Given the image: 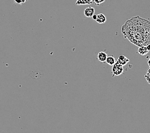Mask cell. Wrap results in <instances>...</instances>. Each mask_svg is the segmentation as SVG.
I'll use <instances>...</instances> for the list:
<instances>
[{"mask_svg":"<svg viewBox=\"0 0 150 133\" xmlns=\"http://www.w3.org/2000/svg\"><path fill=\"white\" fill-rule=\"evenodd\" d=\"M124 69L123 66L121 65L120 63H119L117 61L115 63L114 65H112V76H120L121 74L123 73Z\"/></svg>","mask_w":150,"mask_h":133,"instance_id":"7a4b0ae2","label":"cell"},{"mask_svg":"<svg viewBox=\"0 0 150 133\" xmlns=\"http://www.w3.org/2000/svg\"><path fill=\"white\" fill-rule=\"evenodd\" d=\"M144 77H145V79L146 80V81H148V83L149 84H150V74L146 73V74H145Z\"/></svg>","mask_w":150,"mask_h":133,"instance_id":"8fae6325","label":"cell"},{"mask_svg":"<svg viewBox=\"0 0 150 133\" xmlns=\"http://www.w3.org/2000/svg\"><path fill=\"white\" fill-rule=\"evenodd\" d=\"M95 12V10L93 7L92 6H88V7H87L86 9L84 10V15L87 18H92L93 15L94 14Z\"/></svg>","mask_w":150,"mask_h":133,"instance_id":"3957f363","label":"cell"},{"mask_svg":"<svg viewBox=\"0 0 150 133\" xmlns=\"http://www.w3.org/2000/svg\"><path fill=\"white\" fill-rule=\"evenodd\" d=\"M27 1V0H14V2L17 4H23Z\"/></svg>","mask_w":150,"mask_h":133,"instance_id":"7c38bea8","label":"cell"},{"mask_svg":"<svg viewBox=\"0 0 150 133\" xmlns=\"http://www.w3.org/2000/svg\"><path fill=\"white\" fill-rule=\"evenodd\" d=\"M92 18H93V19L94 20H96V18H97V15H96V14H94V15H93V17H92Z\"/></svg>","mask_w":150,"mask_h":133,"instance_id":"4fadbf2b","label":"cell"},{"mask_svg":"<svg viewBox=\"0 0 150 133\" xmlns=\"http://www.w3.org/2000/svg\"><path fill=\"white\" fill-rule=\"evenodd\" d=\"M148 65H149V68H150V58H149V60L148 61Z\"/></svg>","mask_w":150,"mask_h":133,"instance_id":"9a60e30c","label":"cell"},{"mask_svg":"<svg viewBox=\"0 0 150 133\" xmlns=\"http://www.w3.org/2000/svg\"><path fill=\"white\" fill-rule=\"evenodd\" d=\"M105 0H93L94 3L96 4V5H99L101 4V3H103V2H105Z\"/></svg>","mask_w":150,"mask_h":133,"instance_id":"30bf717a","label":"cell"},{"mask_svg":"<svg viewBox=\"0 0 150 133\" xmlns=\"http://www.w3.org/2000/svg\"><path fill=\"white\" fill-rule=\"evenodd\" d=\"M93 0H77L76 2V5H91L93 3Z\"/></svg>","mask_w":150,"mask_h":133,"instance_id":"ba28073f","label":"cell"},{"mask_svg":"<svg viewBox=\"0 0 150 133\" xmlns=\"http://www.w3.org/2000/svg\"><path fill=\"white\" fill-rule=\"evenodd\" d=\"M122 33L136 46H146L150 44V22L139 16L128 20L122 27Z\"/></svg>","mask_w":150,"mask_h":133,"instance_id":"6da1fadb","label":"cell"},{"mask_svg":"<svg viewBox=\"0 0 150 133\" xmlns=\"http://www.w3.org/2000/svg\"><path fill=\"white\" fill-rule=\"evenodd\" d=\"M146 48H147V49H148V51H150V44H148V45L146 46Z\"/></svg>","mask_w":150,"mask_h":133,"instance_id":"5bb4252c","label":"cell"},{"mask_svg":"<svg viewBox=\"0 0 150 133\" xmlns=\"http://www.w3.org/2000/svg\"><path fill=\"white\" fill-rule=\"evenodd\" d=\"M117 61L119 63H120L121 65L125 66L129 62V60L124 55H120L118 57Z\"/></svg>","mask_w":150,"mask_h":133,"instance_id":"277c9868","label":"cell"},{"mask_svg":"<svg viewBox=\"0 0 150 133\" xmlns=\"http://www.w3.org/2000/svg\"><path fill=\"white\" fill-rule=\"evenodd\" d=\"M149 51H148L147 48H146V46H139L137 53L141 56H145L148 54Z\"/></svg>","mask_w":150,"mask_h":133,"instance_id":"52a82bcc","label":"cell"},{"mask_svg":"<svg viewBox=\"0 0 150 133\" xmlns=\"http://www.w3.org/2000/svg\"><path fill=\"white\" fill-rule=\"evenodd\" d=\"M107 56L108 55L106 53L104 52V51H100V52L98 53L97 57L98 60L101 61V62H105Z\"/></svg>","mask_w":150,"mask_h":133,"instance_id":"5b68a950","label":"cell"},{"mask_svg":"<svg viewBox=\"0 0 150 133\" xmlns=\"http://www.w3.org/2000/svg\"><path fill=\"white\" fill-rule=\"evenodd\" d=\"M105 62H106L108 65H109L112 66L114 65L115 62H116V61H115V58L113 56H108Z\"/></svg>","mask_w":150,"mask_h":133,"instance_id":"9c48e42d","label":"cell"},{"mask_svg":"<svg viewBox=\"0 0 150 133\" xmlns=\"http://www.w3.org/2000/svg\"><path fill=\"white\" fill-rule=\"evenodd\" d=\"M107 20V18L106 17L103 13H99V14L97 15V18L96 19V23H99V24H103Z\"/></svg>","mask_w":150,"mask_h":133,"instance_id":"8992f818","label":"cell"}]
</instances>
